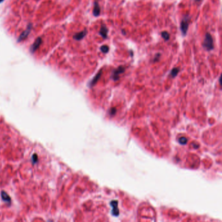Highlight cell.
<instances>
[{
  "instance_id": "1",
  "label": "cell",
  "mask_w": 222,
  "mask_h": 222,
  "mask_svg": "<svg viewBox=\"0 0 222 222\" xmlns=\"http://www.w3.org/2000/svg\"><path fill=\"white\" fill-rule=\"evenodd\" d=\"M203 46L204 47V49H206L208 51H210L214 49V42H213V38L212 37L211 34L209 33H206L204 37L203 43Z\"/></svg>"
},
{
  "instance_id": "2",
  "label": "cell",
  "mask_w": 222,
  "mask_h": 222,
  "mask_svg": "<svg viewBox=\"0 0 222 222\" xmlns=\"http://www.w3.org/2000/svg\"><path fill=\"white\" fill-rule=\"evenodd\" d=\"M190 20V16L189 15H185L180 22V31L182 34L183 36H186L187 34L188 27H189V24Z\"/></svg>"
},
{
  "instance_id": "3",
  "label": "cell",
  "mask_w": 222,
  "mask_h": 222,
  "mask_svg": "<svg viewBox=\"0 0 222 222\" xmlns=\"http://www.w3.org/2000/svg\"><path fill=\"white\" fill-rule=\"evenodd\" d=\"M124 68L122 67V66H120V67H119L118 68H117L116 70H115L113 72L112 74V78L114 80V81H117L119 79V75H120V74H121L122 73L124 72Z\"/></svg>"
},
{
  "instance_id": "4",
  "label": "cell",
  "mask_w": 222,
  "mask_h": 222,
  "mask_svg": "<svg viewBox=\"0 0 222 222\" xmlns=\"http://www.w3.org/2000/svg\"><path fill=\"white\" fill-rule=\"evenodd\" d=\"M31 28L32 25L31 24H29V25L27 26V28L20 34V37L18 38V42H20L22 40H23L26 38L27 37V36L29 35V33H30L31 30Z\"/></svg>"
},
{
  "instance_id": "5",
  "label": "cell",
  "mask_w": 222,
  "mask_h": 222,
  "mask_svg": "<svg viewBox=\"0 0 222 222\" xmlns=\"http://www.w3.org/2000/svg\"><path fill=\"white\" fill-rule=\"evenodd\" d=\"M111 206H112V214L115 216H117L119 214V210L118 209V201H112L110 203Z\"/></svg>"
},
{
  "instance_id": "6",
  "label": "cell",
  "mask_w": 222,
  "mask_h": 222,
  "mask_svg": "<svg viewBox=\"0 0 222 222\" xmlns=\"http://www.w3.org/2000/svg\"><path fill=\"white\" fill-rule=\"evenodd\" d=\"M107 33H108V29L106 27V26L105 25H102V26L100 27V29L99 34L103 38H107Z\"/></svg>"
},
{
  "instance_id": "7",
  "label": "cell",
  "mask_w": 222,
  "mask_h": 222,
  "mask_svg": "<svg viewBox=\"0 0 222 222\" xmlns=\"http://www.w3.org/2000/svg\"><path fill=\"white\" fill-rule=\"evenodd\" d=\"M87 31L86 29H85L84 31L81 32H80V33H76L74 35V38L76 40H80L83 39L84 37L86 36L87 34Z\"/></svg>"
},
{
  "instance_id": "8",
  "label": "cell",
  "mask_w": 222,
  "mask_h": 222,
  "mask_svg": "<svg viewBox=\"0 0 222 222\" xmlns=\"http://www.w3.org/2000/svg\"><path fill=\"white\" fill-rule=\"evenodd\" d=\"M93 14L94 16H98L100 14V7L98 3L97 2V1H94V8H93Z\"/></svg>"
},
{
  "instance_id": "9",
  "label": "cell",
  "mask_w": 222,
  "mask_h": 222,
  "mask_svg": "<svg viewBox=\"0 0 222 222\" xmlns=\"http://www.w3.org/2000/svg\"><path fill=\"white\" fill-rule=\"evenodd\" d=\"M42 42V40L40 38H38L35 41L34 44H33V46L31 47V52H35L36 50H37V48L39 47V46Z\"/></svg>"
},
{
  "instance_id": "10",
  "label": "cell",
  "mask_w": 222,
  "mask_h": 222,
  "mask_svg": "<svg viewBox=\"0 0 222 222\" xmlns=\"http://www.w3.org/2000/svg\"><path fill=\"white\" fill-rule=\"evenodd\" d=\"M101 74H102V71L100 70L99 72L96 75V76L94 77V78L92 79V81H91V83H90V86H93V85H94L95 84L97 83V82L100 79V76H101Z\"/></svg>"
},
{
  "instance_id": "11",
  "label": "cell",
  "mask_w": 222,
  "mask_h": 222,
  "mask_svg": "<svg viewBox=\"0 0 222 222\" xmlns=\"http://www.w3.org/2000/svg\"><path fill=\"white\" fill-rule=\"evenodd\" d=\"M161 35H162V37L164 38V39L165 40V41H167V40H169L170 38V35L169 34V33L167 31H163L162 32V33H161Z\"/></svg>"
},
{
  "instance_id": "12",
  "label": "cell",
  "mask_w": 222,
  "mask_h": 222,
  "mask_svg": "<svg viewBox=\"0 0 222 222\" xmlns=\"http://www.w3.org/2000/svg\"><path fill=\"white\" fill-rule=\"evenodd\" d=\"M1 197H2L3 200H5V201H8V202H10V201H11V198L9 197L8 194L6 193L5 192H1Z\"/></svg>"
},
{
  "instance_id": "13",
  "label": "cell",
  "mask_w": 222,
  "mask_h": 222,
  "mask_svg": "<svg viewBox=\"0 0 222 222\" xmlns=\"http://www.w3.org/2000/svg\"><path fill=\"white\" fill-rule=\"evenodd\" d=\"M178 68H173L171 71V72L170 73V75L172 77H175L177 75V73H178Z\"/></svg>"
},
{
  "instance_id": "14",
  "label": "cell",
  "mask_w": 222,
  "mask_h": 222,
  "mask_svg": "<svg viewBox=\"0 0 222 222\" xmlns=\"http://www.w3.org/2000/svg\"><path fill=\"white\" fill-rule=\"evenodd\" d=\"M100 50H101V51L102 53H107L108 51H109V47L107 46H106V45H104V46H102L101 47H100Z\"/></svg>"
},
{
  "instance_id": "15",
  "label": "cell",
  "mask_w": 222,
  "mask_h": 222,
  "mask_svg": "<svg viewBox=\"0 0 222 222\" xmlns=\"http://www.w3.org/2000/svg\"><path fill=\"white\" fill-rule=\"evenodd\" d=\"M187 141H188V140H187V138H185V137H181V138H180L179 140H178L179 143H180V144H182V145H184V144H186V143H187Z\"/></svg>"
},
{
  "instance_id": "16",
  "label": "cell",
  "mask_w": 222,
  "mask_h": 222,
  "mask_svg": "<svg viewBox=\"0 0 222 222\" xmlns=\"http://www.w3.org/2000/svg\"><path fill=\"white\" fill-rule=\"evenodd\" d=\"M115 113H116V109H111V110H110V114H111V115H114Z\"/></svg>"
},
{
  "instance_id": "17",
  "label": "cell",
  "mask_w": 222,
  "mask_h": 222,
  "mask_svg": "<svg viewBox=\"0 0 222 222\" xmlns=\"http://www.w3.org/2000/svg\"><path fill=\"white\" fill-rule=\"evenodd\" d=\"M33 162L35 163V162L37 161V156L36 155H34L33 156Z\"/></svg>"
},
{
  "instance_id": "18",
  "label": "cell",
  "mask_w": 222,
  "mask_h": 222,
  "mask_svg": "<svg viewBox=\"0 0 222 222\" xmlns=\"http://www.w3.org/2000/svg\"><path fill=\"white\" fill-rule=\"evenodd\" d=\"M160 56V54H159V53L156 54V57H155V58H154V59H155V60H158V59H159Z\"/></svg>"
},
{
  "instance_id": "19",
  "label": "cell",
  "mask_w": 222,
  "mask_h": 222,
  "mask_svg": "<svg viewBox=\"0 0 222 222\" xmlns=\"http://www.w3.org/2000/svg\"><path fill=\"white\" fill-rule=\"evenodd\" d=\"M122 33H123V34H124V35H125L126 34V33H125V31H124V30H122Z\"/></svg>"
},
{
  "instance_id": "20",
  "label": "cell",
  "mask_w": 222,
  "mask_h": 222,
  "mask_svg": "<svg viewBox=\"0 0 222 222\" xmlns=\"http://www.w3.org/2000/svg\"><path fill=\"white\" fill-rule=\"evenodd\" d=\"M194 1H195V2H199V1H200L201 0H194Z\"/></svg>"
},
{
  "instance_id": "21",
  "label": "cell",
  "mask_w": 222,
  "mask_h": 222,
  "mask_svg": "<svg viewBox=\"0 0 222 222\" xmlns=\"http://www.w3.org/2000/svg\"><path fill=\"white\" fill-rule=\"evenodd\" d=\"M4 1V0H0V3H1L2 1Z\"/></svg>"
}]
</instances>
